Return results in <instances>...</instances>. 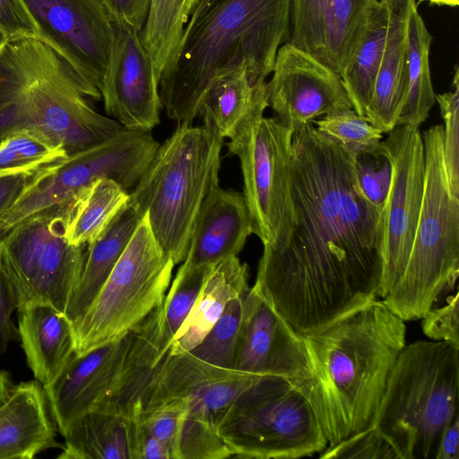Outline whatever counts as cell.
<instances>
[{"label":"cell","instance_id":"6da1fadb","mask_svg":"<svg viewBox=\"0 0 459 459\" xmlns=\"http://www.w3.org/2000/svg\"><path fill=\"white\" fill-rule=\"evenodd\" d=\"M354 157L312 123L293 132L292 221L264 246L254 287L299 336L379 298L384 208L362 192Z\"/></svg>","mask_w":459,"mask_h":459},{"label":"cell","instance_id":"7a4b0ae2","mask_svg":"<svg viewBox=\"0 0 459 459\" xmlns=\"http://www.w3.org/2000/svg\"><path fill=\"white\" fill-rule=\"evenodd\" d=\"M405 335L404 321L377 299L302 336L307 369L291 385L310 403L327 446L372 423Z\"/></svg>","mask_w":459,"mask_h":459},{"label":"cell","instance_id":"3957f363","mask_svg":"<svg viewBox=\"0 0 459 459\" xmlns=\"http://www.w3.org/2000/svg\"><path fill=\"white\" fill-rule=\"evenodd\" d=\"M290 37V0H197L160 76L166 115L178 126L191 125L213 79L238 66L254 82H265Z\"/></svg>","mask_w":459,"mask_h":459},{"label":"cell","instance_id":"277c9868","mask_svg":"<svg viewBox=\"0 0 459 459\" xmlns=\"http://www.w3.org/2000/svg\"><path fill=\"white\" fill-rule=\"evenodd\" d=\"M87 98L100 92L49 44L8 39L0 52V140L20 130L61 145L68 156L100 144L124 127L98 113Z\"/></svg>","mask_w":459,"mask_h":459},{"label":"cell","instance_id":"5b68a950","mask_svg":"<svg viewBox=\"0 0 459 459\" xmlns=\"http://www.w3.org/2000/svg\"><path fill=\"white\" fill-rule=\"evenodd\" d=\"M222 140L204 126H178L129 193L175 264L186 259L200 208L220 186Z\"/></svg>","mask_w":459,"mask_h":459},{"label":"cell","instance_id":"8992f818","mask_svg":"<svg viewBox=\"0 0 459 459\" xmlns=\"http://www.w3.org/2000/svg\"><path fill=\"white\" fill-rule=\"evenodd\" d=\"M459 349L446 342L405 345L371 424L398 459H436L444 429L458 415Z\"/></svg>","mask_w":459,"mask_h":459},{"label":"cell","instance_id":"52a82bcc","mask_svg":"<svg viewBox=\"0 0 459 459\" xmlns=\"http://www.w3.org/2000/svg\"><path fill=\"white\" fill-rule=\"evenodd\" d=\"M422 206L406 267L382 299L403 321L421 319L451 290L459 274V197L449 186L443 156V126L423 133Z\"/></svg>","mask_w":459,"mask_h":459},{"label":"cell","instance_id":"ba28073f","mask_svg":"<svg viewBox=\"0 0 459 459\" xmlns=\"http://www.w3.org/2000/svg\"><path fill=\"white\" fill-rule=\"evenodd\" d=\"M232 455L296 459L320 454L327 446L305 395L285 379L263 377L242 392L218 424Z\"/></svg>","mask_w":459,"mask_h":459},{"label":"cell","instance_id":"9c48e42d","mask_svg":"<svg viewBox=\"0 0 459 459\" xmlns=\"http://www.w3.org/2000/svg\"><path fill=\"white\" fill-rule=\"evenodd\" d=\"M174 265L143 216L99 294L74 327L75 354L122 337L160 306Z\"/></svg>","mask_w":459,"mask_h":459},{"label":"cell","instance_id":"30bf717a","mask_svg":"<svg viewBox=\"0 0 459 459\" xmlns=\"http://www.w3.org/2000/svg\"><path fill=\"white\" fill-rule=\"evenodd\" d=\"M159 145L151 132L124 128L110 139L68 156L33 184L1 218L0 237L30 217L69 212L99 179H112L126 190L134 186Z\"/></svg>","mask_w":459,"mask_h":459},{"label":"cell","instance_id":"8fae6325","mask_svg":"<svg viewBox=\"0 0 459 459\" xmlns=\"http://www.w3.org/2000/svg\"><path fill=\"white\" fill-rule=\"evenodd\" d=\"M67 215L41 213L0 237V263L14 290L18 308L39 302L65 313L85 255L84 246L66 239Z\"/></svg>","mask_w":459,"mask_h":459},{"label":"cell","instance_id":"7c38bea8","mask_svg":"<svg viewBox=\"0 0 459 459\" xmlns=\"http://www.w3.org/2000/svg\"><path fill=\"white\" fill-rule=\"evenodd\" d=\"M293 131L276 117L245 123L227 143L239 160L253 233L263 245L283 237L292 221L289 169Z\"/></svg>","mask_w":459,"mask_h":459},{"label":"cell","instance_id":"4fadbf2b","mask_svg":"<svg viewBox=\"0 0 459 459\" xmlns=\"http://www.w3.org/2000/svg\"><path fill=\"white\" fill-rule=\"evenodd\" d=\"M383 143L393 173L384 206V272L379 298H384L406 267L422 206L425 153L417 126H395Z\"/></svg>","mask_w":459,"mask_h":459},{"label":"cell","instance_id":"5bb4252c","mask_svg":"<svg viewBox=\"0 0 459 459\" xmlns=\"http://www.w3.org/2000/svg\"><path fill=\"white\" fill-rule=\"evenodd\" d=\"M39 39L54 48L98 90L110 56L115 27L103 0H23Z\"/></svg>","mask_w":459,"mask_h":459},{"label":"cell","instance_id":"9a60e30c","mask_svg":"<svg viewBox=\"0 0 459 459\" xmlns=\"http://www.w3.org/2000/svg\"><path fill=\"white\" fill-rule=\"evenodd\" d=\"M271 74L266 82L268 104L275 117L293 132L319 117L353 109L341 76L289 41L278 49Z\"/></svg>","mask_w":459,"mask_h":459},{"label":"cell","instance_id":"2e32d148","mask_svg":"<svg viewBox=\"0 0 459 459\" xmlns=\"http://www.w3.org/2000/svg\"><path fill=\"white\" fill-rule=\"evenodd\" d=\"M261 377L213 366L188 352L169 353L143 398L141 414L167 403L183 401L186 418L218 429L227 409Z\"/></svg>","mask_w":459,"mask_h":459},{"label":"cell","instance_id":"e0dca14e","mask_svg":"<svg viewBox=\"0 0 459 459\" xmlns=\"http://www.w3.org/2000/svg\"><path fill=\"white\" fill-rule=\"evenodd\" d=\"M113 22V46L99 89L106 113L125 129L151 132L160 120V78L140 32Z\"/></svg>","mask_w":459,"mask_h":459},{"label":"cell","instance_id":"ac0fdd59","mask_svg":"<svg viewBox=\"0 0 459 459\" xmlns=\"http://www.w3.org/2000/svg\"><path fill=\"white\" fill-rule=\"evenodd\" d=\"M232 368L282 378L290 385L299 380L307 369L302 336L290 328L254 286L243 299Z\"/></svg>","mask_w":459,"mask_h":459},{"label":"cell","instance_id":"d6986e66","mask_svg":"<svg viewBox=\"0 0 459 459\" xmlns=\"http://www.w3.org/2000/svg\"><path fill=\"white\" fill-rule=\"evenodd\" d=\"M129 342L130 331L115 341L74 354L58 376L43 385L51 415L62 435L111 392Z\"/></svg>","mask_w":459,"mask_h":459},{"label":"cell","instance_id":"ffe728a7","mask_svg":"<svg viewBox=\"0 0 459 459\" xmlns=\"http://www.w3.org/2000/svg\"><path fill=\"white\" fill-rule=\"evenodd\" d=\"M162 303L130 330V342L114 387L94 409L126 418L140 415L143 398L159 368L170 353Z\"/></svg>","mask_w":459,"mask_h":459},{"label":"cell","instance_id":"44dd1931","mask_svg":"<svg viewBox=\"0 0 459 459\" xmlns=\"http://www.w3.org/2000/svg\"><path fill=\"white\" fill-rule=\"evenodd\" d=\"M252 233L243 194L219 186L200 208L184 262L215 265L223 259L238 256Z\"/></svg>","mask_w":459,"mask_h":459},{"label":"cell","instance_id":"7402d4cb","mask_svg":"<svg viewBox=\"0 0 459 459\" xmlns=\"http://www.w3.org/2000/svg\"><path fill=\"white\" fill-rule=\"evenodd\" d=\"M43 385L37 380L13 385L0 403V459H31L58 446Z\"/></svg>","mask_w":459,"mask_h":459},{"label":"cell","instance_id":"603a6c76","mask_svg":"<svg viewBox=\"0 0 459 459\" xmlns=\"http://www.w3.org/2000/svg\"><path fill=\"white\" fill-rule=\"evenodd\" d=\"M18 335L27 363L42 385L50 384L75 354V334L65 313L45 303L18 309Z\"/></svg>","mask_w":459,"mask_h":459},{"label":"cell","instance_id":"cb8c5ba5","mask_svg":"<svg viewBox=\"0 0 459 459\" xmlns=\"http://www.w3.org/2000/svg\"><path fill=\"white\" fill-rule=\"evenodd\" d=\"M389 24L385 50L365 117L383 133L396 126L406 89L407 26L416 0H387Z\"/></svg>","mask_w":459,"mask_h":459},{"label":"cell","instance_id":"d4e9b609","mask_svg":"<svg viewBox=\"0 0 459 459\" xmlns=\"http://www.w3.org/2000/svg\"><path fill=\"white\" fill-rule=\"evenodd\" d=\"M143 217L127 201L106 229L87 244L82 268L65 313L74 327L99 294Z\"/></svg>","mask_w":459,"mask_h":459},{"label":"cell","instance_id":"484cf974","mask_svg":"<svg viewBox=\"0 0 459 459\" xmlns=\"http://www.w3.org/2000/svg\"><path fill=\"white\" fill-rule=\"evenodd\" d=\"M269 107L266 82H254L245 65L221 74L207 88L199 108L204 126L221 139L232 137Z\"/></svg>","mask_w":459,"mask_h":459},{"label":"cell","instance_id":"4316f807","mask_svg":"<svg viewBox=\"0 0 459 459\" xmlns=\"http://www.w3.org/2000/svg\"><path fill=\"white\" fill-rule=\"evenodd\" d=\"M247 279V265L238 256L217 263L204 281L192 310L175 334L170 355L194 349L220 318L228 303L246 295L249 290Z\"/></svg>","mask_w":459,"mask_h":459},{"label":"cell","instance_id":"83f0119b","mask_svg":"<svg viewBox=\"0 0 459 459\" xmlns=\"http://www.w3.org/2000/svg\"><path fill=\"white\" fill-rule=\"evenodd\" d=\"M134 420L93 409L63 435L62 459H132Z\"/></svg>","mask_w":459,"mask_h":459},{"label":"cell","instance_id":"f1b7e54d","mask_svg":"<svg viewBox=\"0 0 459 459\" xmlns=\"http://www.w3.org/2000/svg\"><path fill=\"white\" fill-rule=\"evenodd\" d=\"M431 40L432 37L414 2L409 12L407 26L405 95L396 126L419 127L426 121L435 104L429 57Z\"/></svg>","mask_w":459,"mask_h":459},{"label":"cell","instance_id":"f546056e","mask_svg":"<svg viewBox=\"0 0 459 459\" xmlns=\"http://www.w3.org/2000/svg\"><path fill=\"white\" fill-rule=\"evenodd\" d=\"M388 24V1L377 0L351 61L340 74L353 109L362 117H365L372 97L385 50Z\"/></svg>","mask_w":459,"mask_h":459},{"label":"cell","instance_id":"4dcf8cb0","mask_svg":"<svg viewBox=\"0 0 459 459\" xmlns=\"http://www.w3.org/2000/svg\"><path fill=\"white\" fill-rule=\"evenodd\" d=\"M129 193L109 178L92 183L71 207L65 227L67 241L85 246L97 238L127 203Z\"/></svg>","mask_w":459,"mask_h":459},{"label":"cell","instance_id":"1f68e13d","mask_svg":"<svg viewBox=\"0 0 459 459\" xmlns=\"http://www.w3.org/2000/svg\"><path fill=\"white\" fill-rule=\"evenodd\" d=\"M377 0H326L324 39L327 65L339 75L351 59Z\"/></svg>","mask_w":459,"mask_h":459},{"label":"cell","instance_id":"d6a6232c","mask_svg":"<svg viewBox=\"0 0 459 459\" xmlns=\"http://www.w3.org/2000/svg\"><path fill=\"white\" fill-rule=\"evenodd\" d=\"M197 0H151L140 39L160 76L171 62Z\"/></svg>","mask_w":459,"mask_h":459},{"label":"cell","instance_id":"836d02e7","mask_svg":"<svg viewBox=\"0 0 459 459\" xmlns=\"http://www.w3.org/2000/svg\"><path fill=\"white\" fill-rule=\"evenodd\" d=\"M68 157L63 146L29 131L13 132L0 140V176L34 170Z\"/></svg>","mask_w":459,"mask_h":459},{"label":"cell","instance_id":"e575fe53","mask_svg":"<svg viewBox=\"0 0 459 459\" xmlns=\"http://www.w3.org/2000/svg\"><path fill=\"white\" fill-rule=\"evenodd\" d=\"M230 300L204 339L188 353L216 367L233 369V359L242 317L243 299Z\"/></svg>","mask_w":459,"mask_h":459},{"label":"cell","instance_id":"d590c367","mask_svg":"<svg viewBox=\"0 0 459 459\" xmlns=\"http://www.w3.org/2000/svg\"><path fill=\"white\" fill-rule=\"evenodd\" d=\"M214 265H192L186 262L177 275L162 302L165 331L171 340L192 310L204 281Z\"/></svg>","mask_w":459,"mask_h":459},{"label":"cell","instance_id":"8d00e7d4","mask_svg":"<svg viewBox=\"0 0 459 459\" xmlns=\"http://www.w3.org/2000/svg\"><path fill=\"white\" fill-rule=\"evenodd\" d=\"M312 124L355 154L378 147L383 139L384 133L354 109L327 114Z\"/></svg>","mask_w":459,"mask_h":459},{"label":"cell","instance_id":"74e56055","mask_svg":"<svg viewBox=\"0 0 459 459\" xmlns=\"http://www.w3.org/2000/svg\"><path fill=\"white\" fill-rule=\"evenodd\" d=\"M325 2L326 0H290L289 42L327 65L324 39Z\"/></svg>","mask_w":459,"mask_h":459},{"label":"cell","instance_id":"f35d334b","mask_svg":"<svg viewBox=\"0 0 459 459\" xmlns=\"http://www.w3.org/2000/svg\"><path fill=\"white\" fill-rule=\"evenodd\" d=\"M455 90L435 94L443 126V156L447 180L453 194L459 197V71L455 67Z\"/></svg>","mask_w":459,"mask_h":459},{"label":"cell","instance_id":"ab89813d","mask_svg":"<svg viewBox=\"0 0 459 459\" xmlns=\"http://www.w3.org/2000/svg\"><path fill=\"white\" fill-rule=\"evenodd\" d=\"M358 183L375 205L384 208L389 193L393 167L383 143L372 150L360 152L354 157Z\"/></svg>","mask_w":459,"mask_h":459},{"label":"cell","instance_id":"60d3db41","mask_svg":"<svg viewBox=\"0 0 459 459\" xmlns=\"http://www.w3.org/2000/svg\"><path fill=\"white\" fill-rule=\"evenodd\" d=\"M323 459H398V455L373 425L360 430L337 444L327 446L319 454Z\"/></svg>","mask_w":459,"mask_h":459},{"label":"cell","instance_id":"b9f144b4","mask_svg":"<svg viewBox=\"0 0 459 459\" xmlns=\"http://www.w3.org/2000/svg\"><path fill=\"white\" fill-rule=\"evenodd\" d=\"M459 295L450 296L446 305L430 308L422 319V331L433 341L446 342L459 349Z\"/></svg>","mask_w":459,"mask_h":459},{"label":"cell","instance_id":"7bdbcfd3","mask_svg":"<svg viewBox=\"0 0 459 459\" xmlns=\"http://www.w3.org/2000/svg\"><path fill=\"white\" fill-rule=\"evenodd\" d=\"M0 30L8 39L39 38V30L23 0H0Z\"/></svg>","mask_w":459,"mask_h":459},{"label":"cell","instance_id":"ee69618b","mask_svg":"<svg viewBox=\"0 0 459 459\" xmlns=\"http://www.w3.org/2000/svg\"><path fill=\"white\" fill-rule=\"evenodd\" d=\"M55 165L0 176V220L24 193L40 178L49 172Z\"/></svg>","mask_w":459,"mask_h":459},{"label":"cell","instance_id":"f6af8a7d","mask_svg":"<svg viewBox=\"0 0 459 459\" xmlns=\"http://www.w3.org/2000/svg\"><path fill=\"white\" fill-rule=\"evenodd\" d=\"M17 308L14 290L0 263V355L4 353L10 341L18 335L12 321V315Z\"/></svg>","mask_w":459,"mask_h":459},{"label":"cell","instance_id":"bcb514c9","mask_svg":"<svg viewBox=\"0 0 459 459\" xmlns=\"http://www.w3.org/2000/svg\"><path fill=\"white\" fill-rule=\"evenodd\" d=\"M151 0H103L113 21L142 31Z\"/></svg>","mask_w":459,"mask_h":459},{"label":"cell","instance_id":"7dc6e473","mask_svg":"<svg viewBox=\"0 0 459 459\" xmlns=\"http://www.w3.org/2000/svg\"><path fill=\"white\" fill-rule=\"evenodd\" d=\"M436 459H459V417L444 429Z\"/></svg>","mask_w":459,"mask_h":459},{"label":"cell","instance_id":"c3c4849f","mask_svg":"<svg viewBox=\"0 0 459 459\" xmlns=\"http://www.w3.org/2000/svg\"><path fill=\"white\" fill-rule=\"evenodd\" d=\"M13 384L8 372L0 369V403L9 393Z\"/></svg>","mask_w":459,"mask_h":459},{"label":"cell","instance_id":"681fc988","mask_svg":"<svg viewBox=\"0 0 459 459\" xmlns=\"http://www.w3.org/2000/svg\"><path fill=\"white\" fill-rule=\"evenodd\" d=\"M439 5L457 6L458 0H425Z\"/></svg>","mask_w":459,"mask_h":459},{"label":"cell","instance_id":"f907efd6","mask_svg":"<svg viewBox=\"0 0 459 459\" xmlns=\"http://www.w3.org/2000/svg\"><path fill=\"white\" fill-rule=\"evenodd\" d=\"M7 40V36L0 30V52Z\"/></svg>","mask_w":459,"mask_h":459}]
</instances>
